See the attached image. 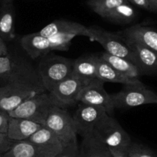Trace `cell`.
Returning <instances> with one entry per match:
<instances>
[{
	"mask_svg": "<svg viewBox=\"0 0 157 157\" xmlns=\"http://www.w3.org/2000/svg\"><path fill=\"white\" fill-rule=\"evenodd\" d=\"M19 43L23 50L32 59L42 58L52 52L49 39L38 33L22 36Z\"/></svg>",
	"mask_w": 157,
	"mask_h": 157,
	"instance_id": "obj_15",
	"label": "cell"
},
{
	"mask_svg": "<svg viewBox=\"0 0 157 157\" xmlns=\"http://www.w3.org/2000/svg\"><path fill=\"white\" fill-rule=\"evenodd\" d=\"M55 157H80L78 142H74L65 146L61 152Z\"/></svg>",
	"mask_w": 157,
	"mask_h": 157,
	"instance_id": "obj_28",
	"label": "cell"
},
{
	"mask_svg": "<svg viewBox=\"0 0 157 157\" xmlns=\"http://www.w3.org/2000/svg\"><path fill=\"white\" fill-rule=\"evenodd\" d=\"M62 149L35 144L29 140L14 142L2 157H55Z\"/></svg>",
	"mask_w": 157,
	"mask_h": 157,
	"instance_id": "obj_12",
	"label": "cell"
},
{
	"mask_svg": "<svg viewBox=\"0 0 157 157\" xmlns=\"http://www.w3.org/2000/svg\"><path fill=\"white\" fill-rule=\"evenodd\" d=\"M99 56L113 69L129 78H140V75H143L140 69L127 59L111 55L106 52L100 53Z\"/></svg>",
	"mask_w": 157,
	"mask_h": 157,
	"instance_id": "obj_21",
	"label": "cell"
},
{
	"mask_svg": "<svg viewBox=\"0 0 157 157\" xmlns=\"http://www.w3.org/2000/svg\"><path fill=\"white\" fill-rule=\"evenodd\" d=\"M152 6V12H157V0H149Z\"/></svg>",
	"mask_w": 157,
	"mask_h": 157,
	"instance_id": "obj_34",
	"label": "cell"
},
{
	"mask_svg": "<svg viewBox=\"0 0 157 157\" xmlns=\"http://www.w3.org/2000/svg\"><path fill=\"white\" fill-rule=\"evenodd\" d=\"M0 82L43 86L37 69L23 57L9 53L0 57Z\"/></svg>",
	"mask_w": 157,
	"mask_h": 157,
	"instance_id": "obj_1",
	"label": "cell"
},
{
	"mask_svg": "<svg viewBox=\"0 0 157 157\" xmlns=\"http://www.w3.org/2000/svg\"><path fill=\"white\" fill-rule=\"evenodd\" d=\"M80 157H113L108 146L96 139L93 134L82 137L79 146Z\"/></svg>",
	"mask_w": 157,
	"mask_h": 157,
	"instance_id": "obj_22",
	"label": "cell"
},
{
	"mask_svg": "<svg viewBox=\"0 0 157 157\" xmlns=\"http://www.w3.org/2000/svg\"><path fill=\"white\" fill-rule=\"evenodd\" d=\"M78 102L101 107L109 115L114 110L111 95L107 93L104 88V82L99 79L93 81L82 89L78 97Z\"/></svg>",
	"mask_w": 157,
	"mask_h": 157,
	"instance_id": "obj_10",
	"label": "cell"
},
{
	"mask_svg": "<svg viewBox=\"0 0 157 157\" xmlns=\"http://www.w3.org/2000/svg\"><path fill=\"white\" fill-rule=\"evenodd\" d=\"M127 152L131 157H157L156 152L141 143L132 141L128 148Z\"/></svg>",
	"mask_w": 157,
	"mask_h": 157,
	"instance_id": "obj_27",
	"label": "cell"
},
{
	"mask_svg": "<svg viewBox=\"0 0 157 157\" xmlns=\"http://www.w3.org/2000/svg\"><path fill=\"white\" fill-rule=\"evenodd\" d=\"M127 1L130 2V3L140 7V8L152 12V6H151V4L149 0H127Z\"/></svg>",
	"mask_w": 157,
	"mask_h": 157,
	"instance_id": "obj_31",
	"label": "cell"
},
{
	"mask_svg": "<svg viewBox=\"0 0 157 157\" xmlns=\"http://www.w3.org/2000/svg\"><path fill=\"white\" fill-rule=\"evenodd\" d=\"M72 33L77 36H82L86 37L88 33V27L72 21L57 19L46 25L44 28L38 32L39 34L44 37L49 38L59 33Z\"/></svg>",
	"mask_w": 157,
	"mask_h": 157,
	"instance_id": "obj_18",
	"label": "cell"
},
{
	"mask_svg": "<svg viewBox=\"0 0 157 157\" xmlns=\"http://www.w3.org/2000/svg\"><path fill=\"white\" fill-rule=\"evenodd\" d=\"M125 39L137 42L157 52V30L147 25L136 24L117 33Z\"/></svg>",
	"mask_w": 157,
	"mask_h": 157,
	"instance_id": "obj_14",
	"label": "cell"
},
{
	"mask_svg": "<svg viewBox=\"0 0 157 157\" xmlns=\"http://www.w3.org/2000/svg\"><path fill=\"white\" fill-rule=\"evenodd\" d=\"M106 113V111L101 107L79 103L72 116L77 134L82 137L93 134L96 123Z\"/></svg>",
	"mask_w": 157,
	"mask_h": 157,
	"instance_id": "obj_11",
	"label": "cell"
},
{
	"mask_svg": "<svg viewBox=\"0 0 157 157\" xmlns=\"http://www.w3.org/2000/svg\"><path fill=\"white\" fill-rule=\"evenodd\" d=\"M93 135L109 149L126 151L132 143L130 136L119 122L108 113L96 123Z\"/></svg>",
	"mask_w": 157,
	"mask_h": 157,
	"instance_id": "obj_3",
	"label": "cell"
},
{
	"mask_svg": "<svg viewBox=\"0 0 157 157\" xmlns=\"http://www.w3.org/2000/svg\"><path fill=\"white\" fill-rule=\"evenodd\" d=\"M10 116L8 113L0 110V132L7 134Z\"/></svg>",
	"mask_w": 157,
	"mask_h": 157,
	"instance_id": "obj_30",
	"label": "cell"
},
{
	"mask_svg": "<svg viewBox=\"0 0 157 157\" xmlns=\"http://www.w3.org/2000/svg\"><path fill=\"white\" fill-rule=\"evenodd\" d=\"M0 36L5 41H11L16 37L13 1L0 2Z\"/></svg>",
	"mask_w": 157,
	"mask_h": 157,
	"instance_id": "obj_19",
	"label": "cell"
},
{
	"mask_svg": "<svg viewBox=\"0 0 157 157\" xmlns=\"http://www.w3.org/2000/svg\"><path fill=\"white\" fill-rule=\"evenodd\" d=\"M114 109H131L147 104H157V93L143 82L125 85L120 92L111 95Z\"/></svg>",
	"mask_w": 157,
	"mask_h": 157,
	"instance_id": "obj_5",
	"label": "cell"
},
{
	"mask_svg": "<svg viewBox=\"0 0 157 157\" xmlns=\"http://www.w3.org/2000/svg\"><path fill=\"white\" fill-rule=\"evenodd\" d=\"M46 91L43 86L32 84H4L0 86V110L10 113L26 99Z\"/></svg>",
	"mask_w": 157,
	"mask_h": 157,
	"instance_id": "obj_6",
	"label": "cell"
},
{
	"mask_svg": "<svg viewBox=\"0 0 157 157\" xmlns=\"http://www.w3.org/2000/svg\"><path fill=\"white\" fill-rule=\"evenodd\" d=\"M78 36L75 33H59L49 37L52 51H66L69 49L72 39Z\"/></svg>",
	"mask_w": 157,
	"mask_h": 157,
	"instance_id": "obj_26",
	"label": "cell"
},
{
	"mask_svg": "<svg viewBox=\"0 0 157 157\" xmlns=\"http://www.w3.org/2000/svg\"><path fill=\"white\" fill-rule=\"evenodd\" d=\"M99 54H92L81 56L74 60L72 75L89 84L97 78V66Z\"/></svg>",
	"mask_w": 157,
	"mask_h": 157,
	"instance_id": "obj_16",
	"label": "cell"
},
{
	"mask_svg": "<svg viewBox=\"0 0 157 157\" xmlns=\"http://www.w3.org/2000/svg\"><path fill=\"white\" fill-rule=\"evenodd\" d=\"M8 53V48L6 44V41L0 36V57L4 56Z\"/></svg>",
	"mask_w": 157,
	"mask_h": 157,
	"instance_id": "obj_33",
	"label": "cell"
},
{
	"mask_svg": "<svg viewBox=\"0 0 157 157\" xmlns=\"http://www.w3.org/2000/svg\"><path fill=\"white\" fill-rule=\"evenodd\" d=\"M125 40L132 51L134 64L140 69L143 75L157 71V52L137 42Z\"/></svg>",
	"mask_w": 157,
	"mask_h": 157,
	"instance_id": "obj_13",
	"label": "cell"
},
{
	"mask_svg": "<svg viewBox=\"0 0 157 157\" xmlns=\"http://www.w3.org/2000/svg\"><path fill=\"white\" fill-rule=\"evenodd\" d=\"M6 1H13L14 2V0H0V2H6Z\"/></svg>",
	"mask_w": 157,
	"mask_h": 157,
	"instance_id": "obj_35",
	"label": "cell"
},
{
	"mask_svg": "<svg viewBox=\"0 0 157 157\" xmlns=\"http://www.w3.org/2000/svg\"><path fill=\"white\" fill-rule=\"evenodd\" d=\"M14 143V141L10 140L7 134L0 132V157L8 152Z\"/></svg>",
	"mask_w": 157,
	"mask_h": 157,
	"instance_id": "obj_29",
	"label": "cell"
},
{
	"mask_svg": "<svg viewBox=\"0 0 157 157\" xmlns=\"http://www.w3.org/2000/svg\"><path fill=\"white\" fill-rule=\"evenodd\" d=\"M43 126L56 134L64 146L77 142V132L73 118L65 108L57 105L52 107Z\"/></svg>",
	"mask_w": 157,
	"mask_h": 157,
	"instance_id": "obj_7",
	"label": "cell"
},
{
	"mask_svg": "<svg viewBox=\"0 0 157 157\" xmlns=\"http://www.w3.org/2000/svg\"><path fill=\"white\" fill-rule=\"evenodd\" d=\"M136 16V11L127 0L121 5L118 6L109 14L105 19L116 23H128Z\"/></svg>",
	"mask_w": 157,
	"mask_h": 157,
	"instance_id": "obj_24",
	"label": "cell"
},
{
	"mask_svg": "<svg viewBox=\"0 0 157 157\" xmlns=\"http://www.w3.org/2000/svg\"><path fill=\"white\" fill-rule=\"evenodd\" d=\"M97 78L104 82H116L123 85L141 83L140 78H131L113 69L99 56L97 66Z\"/></svg>",
	"mask_w": 157,
	"mask_h": 157,
	"instance_id": "obj_20",
	"label": "cell"
},
{
	"mask_svg": "<svg viewBox=\"0 0 157 157\" xmlns=\"http://www.w3.org/2000/svg\"><path fill=\"white\" fill-rule=\"evenodd\" d=\"M42 126L43 125L31 120L10 117L7 136L14 142L27 140Z\"/></svg>",
	"mask_w": 157,
	"mask_h": 157,
	"instance_id": "obj_17",
	"label": "cell"
},
{
	"mask_svg": "<svg viewBox=\"0 0 157 157\" xmlns=\"http://www.w3.org/2000/svg\"><path fill=\"white\" fill-rule=\"evenodd\" d=\"M87 38L99 43L105 52L111 55L127 59L133 63V56L126 40L117 33H113L97 25L88 27Z\"/></svg>",
	"mask_w": 157,
	"mask_h": 157,
	"instance_id": "obj_8",
	"label": "cell"
},
{
	"mask_svg": "<svg viewBox=\"0 0 157 157\" xmlns=\"http://www.w3.org/2000/svg\"><path fill=\"white\" fill-rule=\"evenodd\" d=\"M86 85L88 84L72 74L57 84L49 93L60 106L66 108L78 103L79 93Z\"/></svg>",
	"mask_w": 157,
	"mask_h": 157,
	"instance_id": "obj_9",
	"label": "cell"
},
{
	"mask_svg": "<svg viewBox=\"0 0 157 157\" xmlns=\"http://www.w3.org/2000/svg\"><path fill=\"white\" fill-rule=\"evenodd\" d=\"M113 157H131L127 152V150H115V149H110Z\"/></svg>",
	"mask_w": 157,
	"mask_h": 157,
	"instance_id": "obj_32",
	"label": "cell"
},
{
	"mask_svg": "<svg viewBox=\"0 0 157 157\" xmlns=\"http://www.w3.org/2000/svg\"><path fill=\"white\" fill-rule=\"evenodd\" d=\"M74 60L57 55L47 54L40 59L37 70L43 87L52 91L58 83L72 74Z\"/></svg>",
	"mask_w": 157,
	"mask_h": 157,
	"instance_id": "obj_2",
	"label": "cell"
},
{
	"mask_svg": "<svg viewBox=\"0 0 157 157\" xmlns=\"http://www.w3.org/2000/svg\"><path fill=\"white\" fill-rule=\"evenodd\" d=\"M56 105L60 106L52 95L46 91L24 101L9 115L10 117L25 119L43 126L50 109Z\"/></svg>",
	"mask_w": 157,
	"mask_h": 157,
	"instance_id": "obj_4",
	"label": "cell"
},
{
	"mask_svg": "<svg viewBox=\"0 0 157 157\" xmlns=\"http://www.w3.org/2000/svg\"><path fill=\"white\" fill-rule=\"evenodd\" d=\"M126 0H87L88 6L102 18H105L118 6Z\"/></svg>",
	"mask_w": 157,
	"mask_h": 157,
	"instance_id": "obj_25",
	"label": "cell"
},
{
	"mask_svg": "<svg viewBox=\"0 0 157 157\" xmlns=\"http://www.w3.org/2000/svg\"><path fill=\"white\" fill-rule=\"evenodd\" d=\"M27 140L39 146L53 149H63L64 147V145L56 134L44 126L38 129Z\"/></svg>",
	"mask_w": 157,
	"mask_h": 157,
	"instance_id": "obj_23",
	"label": "cell"
}]
</instances>
